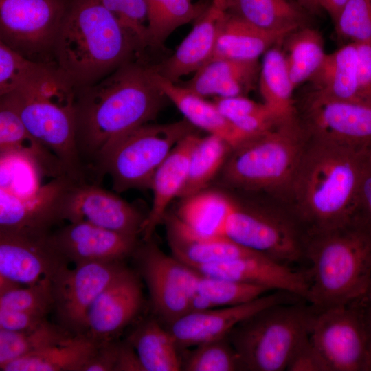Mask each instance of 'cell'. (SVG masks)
<instances>
[{
    "label": "cell",
    "mask_w": 371,
    "mask_h": 371,
    "mask_svg": "<svg viewBox=\"0 0 371 371\" xmlns=\"http://www.w3.org/2000/svg\"><path fill=\"white\" fill-rule=\"evenodd\" d=\"M214 308L216 307L209 300L196 292L190 300L189 313L204 311Z\"/></svg>",
    "instance_id": "db71d44e"
},
{
    "label": "cell",
    "mask_w": 371,
    "mask_h": 371,
    "mask_svg": "<svg viewBox=\"0 0 371 371\" xmlns=\"http://www.w3.org/2000/svg\"><path fill=\"white\" fill-rule=\"evenodd\" d=\"M365 298L366 300H371V275H370V283H369L368 289L367 294H366Z\"/></svg>",
    "instance_id": "6f0895ef"
},
{
    "label": "cell",
    "mask_w": 371,
    "mask_h": 371,
    "mask_svg": "<svg viewBox=\"0 0 371 371\" xmlns=\"http://www.w3.org/2000/svg\"><path fill=\"white\" fill-rule=\"evenodd\" d=\"M126 268L122 261L91 262L64 267L52 280L54 308L60 325L74 335L87 334L88 311Z\"/></svg>",
    "instance_id": "4fadbf2b"
},
{
    "label": "cell",
    "mask_w": 371,
    "mask_h": 371,
    "mask_svg": "<svg viewBox=\"0 0 371 371\" xmlns=\"http://www.w3.org/2000/svg\"><path fill=\"white\" fill-rule=\"evenodd\" d=\"M134 254L156 315L169 326L188 313L196 293L197 271L165 254L151 239Z\"/></svg>",
    "instance_id": "7c38bea8"
},
{
    "label": "cell",
    "mask_w": 371,
    "mask_h": 371,
    "mask_svg": "<svg viewBox=\"0 0 371 371\" xmlns=\"http://www.w3.org/2000/svg\"><path fill=\"white\" fill-rule=\"evenodd\" d=\"M168 100L151 64L132 60L98 82L77 89L76 142L94 167L121 137L154 120Z\"/></svg>",
    "instance_id": "6da1fadb"
},
{
    "label": "cell",
    "mask_w": 371,
    "mask_h": 371,
    "mask_svg": "<svg viewBox=\"0 0 371 371\" xmlns=\"http://www.w3.org/2000/svg\"><path fill=\"white\" fill-rule=\"evenodd\" d=\"M182 201L175 214L205 236H226L225 227L236 200L223 192L205 189Z\"/></svg>",
    "instance_id": "4dcf8cb0"
},
{
    "label": "cell",
    "mask_w": 371,
    "mask_h": 371,
    "mask_svg": "<svg viewBox=\"0 0 371 371\" xmlns=\"http://www.w3.org/2000/svg\"><path fill=\"white\" fill-rule=\"evenodd\" d=\"M225 236L243 247L281 264L305 258L306 237L297 225L276 212L236 201L225 227Z\"/></svg>",
    "instance_id": "8fae6325"
},
{
    "label": "cell",
    "mask_w": 371,
    "mask_h": 371,
    "mask_svg": "<svg viewBox=\"0 0 371 371\" xmlns=\"http://www.w3.org/2000/svg\"><path fill=\"white\" fill-rule=\"evenodd\" d=\"M364 316L368 331V335L370 343V349L371 348V300L364 298Z\"/></svg>",
    "instance_id": "9f6ffc18"
},
{
    "label": "cell",
    "mask_w": 371,
    "mask_h": 371,
    "mask_svg": "<svg viewBox=\"0 0 371 371\" xmlns=\"http://www.w3.org/2000/svg\"><path fill=\"white\" fill-rule=\"evenodd\" d=\"M194 269L205 275L287 292L305 300L308 295L306 271H296L258 253Z\"/></svg>",
    "instance_id": "7402d4cb"
},
{
    "label": "cell",
    "mask_w": 371,
    "mask_h": 371,
    "mask_svg": "<svg viewBox=\"0 0 371 371\" xmlns=\"http://www.w3.org/2000/svg\"><path fill=\"white\" fill-rule=\"evenodd\" d=\"M366 371H371V348L369 351L368 359L367 362Z\"/></svg>",
    "instance_id": "680465c9"
},
{
    "label": "cell",
    "mask_w": 371,
    "mask_h": 371,
    "mask_svg": "<svg viewBox=\"0 0 371 371\" xmlns=\"http://www.w3.org/2000/svg\"><path fill=\"white\" fill-rule=\"evenodd\" d=\"M0 154L19 155L40 175L55 177L62 169L57 157L27 131L15 109L0 98Z\"/></svg>",
    "instance_id": "f546056e"
},
{
    "label": "cell",
    "mask_w": 371,
    "mask_h": 371,
    "mask_svg": "<svg viewBox=\"0 0 371 371\" xmlns=\"http://www.w3.org/2000/svg\"><path fill=\"white\" fill-rule=\"evenodd\" d=\"M120 343L108 339L100 342L83 371H115Z\"/></svg>",
    "instance_id": "f907efd6"
},
{
    "label": "cell",
    "mask_w": 371,
    "mask_h": 371,
    "mask_svg": "<svg viewBox=\"0 0 371 371\" xmlns=\"http://www.w3.org/2000/svg\"><path fill=\"white\" fill-rule=\"evenodd\" d=\"M88 334L74 335L3 366V371H83L100 342Z\"/></svg>",
    "instance_id": "f1b7e54d"
},
{
    "label": "cell",
    "mask_w": 371,
    "mask_h": 371,
    "mask_svg": "<svg viewBox=\"0 0 371 371\" xmlns=\"http://www.w3.org/2000/svg\"><path fill=\"white\" fill-rule=\"evenodd\" d=\"M295 30H267L227 12L211 59L258 60Z\"/></svg>",
    "instance_id": "484cf974"
},
{
    "label": "cell",
    "mask_w": 371,
    "mask_h": 371,
    "mask_svg": "<svg viewBox=\"0 0 371 371\" xmlns=\"http://www.w3.org/2000/svg\"><path fill=\"white\" fill-rule=\"evenodd\" d=\"M54 248L68 262H119L138 247L137 237L85 221L69 222L49 235Z\"/></svg>",
    "instance_id": "e0dca14e"
},
{
    "label": "cell",
    "mask_w": 371,
    "mask_h": 371,
    "mask_svg": "<svg viewBox=\"0 0 371 371\" xmlns=\"http://www.w3.org/2000/svg\"><path fill=\"white\" fill-rule=\"evenodd\" d=\"M226 13L222 0H212L175 52L168 58L151 64L155 73L175 83L210 62Z\"/></svg>",
    "instance_id": "ffe728a7"
},
{
    "label": "cell",
    "mask_w": 371,
    "mask_h": 371,
    "mask_svg": "<svg viewBox=\"0 0 371 371\" xmlns=\"http://www.w3.org/2000/svg\"><path fill=\"white\" fill-rule=\"evenodd\" d=\"M131 35L141 52L149 47L146 0H100Z\"/></svg>",
    "instance_id": "ee69618b"
},
{
    "label": "cell",
    "mask_w": 371,
    "mask_h": 371,
    "mask_svg": "<svg viewBox=\"0 0 371 371\" xmlns=\"http://www.w3.org/2000/svg\"><path fill=\"white\" fill-rule=\"evenodd\" d=\"M74 180L54 178L27 193L0 188V232L27 236H49L52 226L62 221L61 202Z\"/></svg>",
    "instance_id": "5bb4252c"
},
{
    "label": "cell",
    "mask_w": 371,
    "mask_h": 371,
    "mask_svg": "<svg viewBox=\"0 0 371 371\" xmlns=\"http://www.w3.org/2000/svg\"><path fill=\"white\" fill-rule=\"evenodd\" d=\"M181 370H242L240 363L227 336L195 346L186 359H181Z\"/></svg>",
    "instance_id": "60d3db41"
},
{
    "label": "cell",
    "mask_w": 371,
    "mask_h": 371,
    "mask_svg": "<svg viewBox=\"0 0 371 371\" xmlns=\"http://www.w3.org/2000/svg\"><path fill=\"white\" fill-rule=\"evenodd\" d=\"M153 73L157 84L167 99L195 128L221 137L232 148L245 141L238 130L220 113L214 102H209L186 87L161 78L154 70Z\"/></svg>",
    "instance_id": "4316f807"
},
{
    "label": "cell",
    "mask_w": 371,
    "mask_h": 371,
    "mask_svg": "<svg viewBox=\"0 0 371 371\" xmlns=\"http://www.w3.org/2000/svg\"><path fill=\"white\" fill-rule=\"evenodd\" d=\"M258 60L215 59L194 73L183 86L202 96H246L258 85Z\"/></svg>",
    "instance_id": "d4e9b609"
},
{
    "label": "cell",
    "mask_w": 371,
    "mask_h": 371,
    "mask_svg": "<svg viewBox=\"0 0 371 371\" xmlns=\"http://www.w3.org/2000/svg\"><path fill=\"white\" fill-rule=\"evenodd\" d=\"M364 298L317 311L309 337L328 371H366L370 343Z\"/></svg>",
    "instance_id": "30bf717a"
},
{
    "label": "cell",
    "mask_w": 371,
    "mask_h": 371,
    "mask_svg": "<svg viewBox=\"0 0 371 371\" xmlns=\"http://www.w3.org/2000/svg\"><path fill=\"white\" fill-rule=\"evenodd\" d=\"M309 82L312 87L310 96L359 103L356 43H347L336 51L326 54Z\"/></svg>",
    "instance_id": "83f0119b"
},
{
    "label": "cell",
    "mask_w": 371,
    "mask_h": 371,
    "mask_svg": "<svg viewBox=\"0 0 371 371\" xmlns=\"http://www.w3.org/2000/svg\"><path fill=\"white\" fill-rule=\"evenodd\" d=\"M115 371H145L135 350L127 341L120 343Z\"/></svg>",
    "instance_id": "816d5d0a"
},
{
    "label": "cell",
    "mask_w": 371,
    "mask_h": 371,
    "mask_svg": "<svg viewBox=\"0 0 371 371\" xmlns=\"http://www.w3.org/2000/svg\"><path fill=\"white\" fill-rule=\"evenodd\" d=\"M232 147L221 137L208 134L199 137L190 153L187 179L179 198L207 188L218 177Z\"/></svg>",
    "instance_id": "d590c367"
},
{
    "label": "cell",
    "mask_w": 371,
    "mask_h": 371,
    "mask_svg": "<svg viewBox=\"0 0 371 371\" xmlns=\"http://www.w3.org/2000/svg\"><path fill=\"white\" fill-rule=\"evenodd\" d=\"M149 47H161L179 27L196 21L208 5L192 0H146Z\"/></svg>",
    "instance_id": "8d00e7d4"
},
{
    "label": "cell",
    "mask_w": 371,
    "mask_h": 371,
    "mask_svg": "<svg viewBox=\"0 0 371 371\" xmlns=\"http://www.w3.org/2000/svg\"><path fill=\"white\" fill-rule=\"evenodd\" d=\"M199 137L193 133L183 138L156 170L150 186L153 203L141 234L144 242L152 238L157 225L163 223L168 205L179 197L187 179L190 153Z\"/></svg>",
    "instance_id": "cb8c5ba5"
},
{
    "label": "cell",
    "mask_w": 371,
    "mask_h": 371,
    "mask_svg": "<svg viewBox=\"0 0 371 371\" xmlns=\"http://www.w3.org/2000/svg\"><path fill=\"white\" fill-rule=\"evenodd\" d=\"M71 0H0V41L35 61L50 64Z\"/></svg>",
    "instance_id": "9c48e42d"
},
{
    "label": "cell",
    "mask_w": 371,
    "mask_h": 371,
    "mask_svg": "<svg viewBox=\"0 0 371 371\" xmlns=\"http://www.w3.org/2000/svg\"><path fill=\"white\" fill-rule=\"evenodd\" d=\"M306 301L316 311L363 299L371 275V238L352 224L307 236Z\"/></svg>",
    "instance_id": "277c9868"
},
{
    "label": "cell",
    "mask_w": 371,
    "mask_h": 371,
    "mask_svg": "<svg viewBox=\"0 0 371 371\" xmlns=\"http://www.w3.org/2000/svg\"><path fill=\"white\" fill-rule=\"evenodd\" d=\"M227 12L260 28L279 31L307 25L308 13L295 0H222Z\"/></svg>",
    "instance_id": "d6a6232c"
},
{
    "label": "cell",
    "mask_w": 371,
    "mask_h": 371,
    "mask_svg": "<svg viewBox=\"0 0 371 371\" xmlns=\"http://www.w3.org/2000/svg\"><path fill=\"white\" fill-rule=\"evenodd\" d=\"M185 118L169 124H146L118 139L94 167L108 174L117 193L150 189L153 176L176 144L194 133Z\"/></svg>",
    "instance_id": "ba28073f"
},
{
    "label": "cell",
    "mask_w": 371,
    "mask_h": 371,
    "mask_svg": "<svg viewBox=\"0 0 371 371\" xmlns=\"http://www.w3.org/2000/svg\"><path fill=\"white\" fill-rule=\"evenodd\" d=\"M304 146V131L297 119L279 123L233 148L218 174L219 181L245 191L291 188Z\"/></svg>",
    "instance_id": "8992f818"
},
{
    "label": "cell",
    "mask_w": 371,
    "mask_h": 371,
    "mask_svg": "<svg viewBox=\"0 0 371 371\" xmlns=\"http://www.w3.org/2000/svg\"><path fill=\"white\" fill-rule=\"evenodd\" d=\"M167 238L172 255L196 269L256 253L227 236H205L193 231L175 215H165Z\"/></svg>",
    "instance_id": "603a6c76"
},
{
    "label": "cell",
    "mask_w": 371,
    "mask_h": 371,
    "mask_svg": "<svg viewBox=\"0 0 371 371\" xmlns=\"http://www.w3.org/2000/svg\"><path fill=\"white\" fill-rule=\"evenodd\" d=\"M60 212L63 221H85L137 237L142 234L146 217L116 194L85 181L70 183L63 197Z\"/></svg>",
    "instance_id": "9a60e30c"
},
{
    "label": "cell",
    "mask_w": 371,
    "mask_h": 371,
    "mask_svg": "<svg viewBox=\"0 0 371 371\" xmlns=\"http://www.w3.org/2000/svg\"><path fill=\"white\" fill-rule=\"evenodd\" d=\"M142 302L139 277L126 267L90 306L87 317V334L99 341L108 339L133 320Z\"/></svg>",
    "instance_id": "44dd1931"
},
{
    "label": "cell",
    "mask_w": 371,
    "mask_h": 371,
    "mask_svg": "<svg viewBox=\"0 0 371 371\" xmlns=\"http://www.w3.org/2000/svg\"><path fill=\"white\" fill-rule=\"evenodd\" d=\"M286 370L328 371L326 364L310 339L304 340L291 356Z\"/></svg>",
    "instance_id": "bcb514c9"
},
{
    "label": "cell",
    "mask_w": 371,
    "mask_h": 371,
    "mask_svg": "<svg viewBox=\"0 0 371 371\" xmlns=\"http://www.w3.org/2000/svg\"><path fill=\"white\" fill-rule=\"evenodd\" d=\"M46 320V315L38 313L0 309V328L12 331H23L40 325Z\"/></svg>",
    "instance_id": "681fc988"
},
{
    "label": "cell",
    "mask_w": 371,
    "mask_h": 371,
    "mask_svg": "<svg viewBox=\"0 0 371 371\" xmlns=\"http://www.w3.org/2000/svg\"><path fill=\"white\" fill-rule=\"evenodd\" d=\"M333 23L339 38L371 43V0H348Z\"/></svg>",
    "instance_id": "b9f144b4"
},
{
    "label": "cell",
    "mask_w": 371,
    "mask_h": 371,
    "mask_svg": "<svg viewBox=\"0 0 371 371\" xmlns=\"http://www.w3.org/2000/svg\"><path fill=\"white\" fill-rule=\"evenodd\" d=\"M74 335L47 319L35 328L23 331L0 328V368L30 353L64 342Z\"/></svg>",
    "instance_id": "74e56055"
},
{
    "label": "cell",
    "mask_w": 371,
    "mask_h": 371,
    "mask_svg": "<svg viewBox=\"0 0 371 371\" xmlns=\"http://www.w3.org/2000/svg\"><path fill=\"white\" fill-rule=\"evenodd\" d=\"M127 341L135 350L145 371L181 370L179 348L170 331L157 320L141 324Z\"/></svg>",
    "instance_id": "836d02e7"
},
{
    "label": "cell",
    "mask_w": 371,
    "mask_h": 371,
    "mask_svg": "<svg viewBox=\"0 0 371 371\" xmlns=\"http://www.w3.org/2000/svg\"><path fill=\"white\" fill-rule=\"evenodd\" d=\"M348 0H319L322 9L331 17L333 22L338 17L341 10Z\"/></svg>",
    "instance_id": "f5cc1de1"
},
{
    "label": "cell",
    "mask_w": 371,
    "mask_h": 371,
    "mask_svg": "<svg viewBox=\"0 0 371 371\" xmlns=\"http://www.w3.org/2000/svg\"><path fill=\"white\" fill-rule=\"evenodd\" d=\"M141 52L100 0H71L58 33L54 60L76 89L93 85Z\"/></svg>",
    "instance_id": "3957f363"
},
{
    "label": "cell",
    "mask_w": 371,
    "mask_h": 371,
    "mask_svg": "<svg viewBox=\"0 0 371 371\" xmlns=\"http://www.w3.org/2000/svg\"><path fill=\"white\" fill-rule=\"evenodd\" d=\"M293 298L300 297L276 291L242 304L188 313L170 324L167 329L179 348L196 346L225 337L236 324L260 310L277 303L290 302Z\"/></svg>",
    "instance_id": "ac0fdd59"
},
{
    "label": "cell",
    "mask_w": 371,
    "mask_h": 371,
    "mask_svg": "<svg viewBox=\"0 0 371 371\" xmlns=\"http://www.w3.org/2000/svg\"><path fill=\"white\" fill-rule=\"evenodd\" d=\"M281 47L289 77L295 89L309 81L324 61L326 55L322 34L305 25L289 33Z\"/></svg>",
    "instance_id": "e575fe53"
},
{
    "label": "cell",
    "mask_w": 371,
    "mask_h": 371,
    "mask_svg": "<svg viewBox=\"0 0 371 371\" xmlns=\"http://www.w3.org/2000/svg\"><path fill=\"white\" fill-rule=\"evenodd\" d=\"M306 127L315 140L371 154V105L308 95Z\"/></svg>",
    "instance_id": "2e32d148"
},
{
    "label": "cell",
    "mask_w": 371,
    "mask_h": 371,
    "mask_svg": "<svg viewBox=\"0 0 371 371\" xmlns=\"http://www.w3.org/2000/svg\"><path fill=\"white\" fill-rule=\"evenodd\" d=\"M55 67L26 58L0 41V96L37 80Z\"/></svg>",
    "instance_id": "f35d334b"
},
{
    "label": "cell",
    "mask_w": 371,
    "mask_h": 371,
    "mask_svg": "<svg viewBox=\"0 0 371 371\" xmlns=\"http://www.w3.org/2000/svg\"><path fill=\"white\" fill-rule=\"evenodd\" d=\"M356 47L359 102L371 105V43H358Z\"/></svg>",
    "instance_id": "7dc6e473"
},
{
    "label": "cell",
    "mask_w": 371,
    "mask_h": 371,
    "mask_svg": "<svg viewBox=\"0 0 371 371\" xmlns=\"http://www.w3.org/2000/svg\"><path fill=\"white\" fill-rule=\"evenodd\" d=\"M370 159L367 152L315 139L305 149L291 188L307 236L350 223Z\"/></svg>",
    "instance_id": "7a4b0ae2"
},
{
    "label": "cell",
    "mask_w": 371,
    "mask_h": 371,
    "mask_svg": "<svg viewBox=\"0 0 371 371\" xmlns=\"http://www.w3.org/2000/svg\"><path fill=\"white\" fill-rule=\"evenodd\" d=\"M281 45H277L264 54L258 80L263 104L280 122L296 118L293 93L295 87L287 70Z\"/></svg>",
    "instance_id": "1f68e13d"
},
{
    "label": "cell",
    "mask_w": 371,
    "mask_h": 371,
    "mask_svg": "<svg viewBox=\"0 0 371 371\" xmlns=\"http://www.w3.org/2000/svg\"><path fill=\"white\" fill-rule=\"evenodd\" d=\"M214 103L220 113L232 123L265 107L263 103H258L246 96L216 97Z\"/></svg>",
    "instance_id": "c3c4849f"
},
{
    "label": "cell",
    "mask_w": 371,
    "mask_h": 371,
    "mask_svg": "<svg viewBox=\"0 0 371 371\" xmlns=\"http://www.w3.org/2000/svg\"><path fill=\"white\" fill-rule=\"evenodd\" d=\"M53 308L52 280L49 279L0 295V309L29 311L47 315Z\"/></svg>",
    "instance_id": "7bdbcfd3"
},
{
    "label": "cell",
    "mask_w": 371,
    "mask_h": 371,
    "mask_svg": "<svg viewBox=\"0 0 371 371\" xmlns=\"http://www.w3.org/2000/svg\"><path fill=\"white\" fill-rule=\"evenodd\" d=\"M350 223L371 238V159L361 181L357 205Z\"/></svg>",
    "instance_id": "f6af8a7d"
},
{
    "label": "cell",
    "mask_w": 371,
    "mask_h": 371,
    "mask_svg": "<svg viewBox=\"0 0 371 371\" xmlns=\"http://www.w3.org/2000/svg\"><path fill=\"white\" fill-rule=\"evenodd\" d=\"M197 272L196 292L209 300L215 307L247 303L270 291L262 286Z\"/></svg>",
    "instance_id": "ab89813d"
},
{
    "label": "cell",
    "mask_w": 371,
    "mask_h": 371,
    "mask_svg": "<svg viewBox=\"0 0 371 371\" xmlns=\"http://www.w3.org/2000/svg\"><path fill=\"white\" fill-rule=\"evenodd\" d=\"M308 14H317L322 10L319 0H295Z\"/></svg>",
    "instance_id": "11a10c76"
},
{
    "label": "cell",
    "mask_w": 371,
    "mask_h": 371,
    "mask_svg": "<svg viewBox=\"0 0 371 371\" xmlns=\"http://www.w3.org/2000/svg\"><path fill=\"white\" fill-rule=\"evenodd\" d=\"M76 91L55 67L0 97L15 109L30 134L57 157L67 175L82 181L85 179L76 142Z\"/></svg>",
    "instance_id": "5b68a950"
},
{
    "label": "cell",
    "mask_w": 371,
    "mask_h": 371,
    "mask_svg": "<svg viewBox=\"0 0 371 371\" xmlns=\"http://www.w3.org/2000/svg\"><path fill=\"white\" fill-rule=\"evenodd\" d=\"M48 237L0 232V276L27 286L43 279L52 280L68 262Z\"/></svg>",
    "instance_id": "d6986e66"
},
{
    "label": "cell",
    "mask_w": 371,
    "mask_h": 371,
    "mask_svg": "<svg viewBox=\"0 0 371 371\" xmlns=\"http://www.w3.org/2000/svg\"><path fill=\"white\" fill-rule=\"evenodd\" d=\"M293 302L264 308L227 334L242 370H286L296 348L309 337L317 313L308 302Z\"/></svg>",
    "instance_id": "52a82bcc"
}]
</instances>
